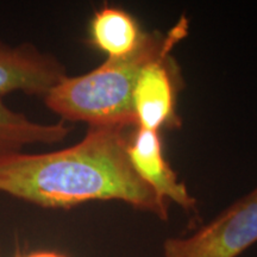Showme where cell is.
<instances>
[{
  "mask_svg": "<svg viewBox=\"0 0 257 257\" xmlns=\"http://www.w3.org/2000/svg\"><path fill=\"white\" fill-rule=\"evenodd\" d=\"M72 131L66 121L44 124L12 110L0 99V156L22 153L32 144H55Z\"/></svg>",
  "mask_w": 257,
  "mask_h": 257,
  "instance_id": "7",
  "label": "cell"
},
{
  "mask_svg": "<svg viewBox=\"0 0 257 257\" xmlns=\"http://www.w3.org/2000/svg\"><path fill=\"white\" fill-rule=\"evenodd\" d=\"M187 28L182 17L167 34L143 32L136 49L127 55L107 59L82 75H67L44 95L47 107L62 121H82L89 127L137 125L133 93L141 70L153 61L168 57Z\"/></svg>",
  "mask_w": 257,
  "mask_h": 257,
  "instance_id": "2",
  "label": "cell"
},
{
  "mask_svg": "<svg viewBox=\"0 0 257 257\" xmlns=\"http://www.w3.org/2000/svg\"><path fill=\"white\" fill-rule=\"evenodd\" d=\"M67 76L55 56L31 43L12 46L0 38V98L11 93L43 96Z\"/></svg>",
  "mask_w": 257,
  "mask_h": 257,
  "instance_id": "4",
  "label": "cell"
},
{
  "mask_svg": "<svg viewBox=\"0 0 257 257\" xmlns=\"http://www.w3.org/2000/svg\"><path fill=\"white\" fill-rule=\"evenodd\" d=\"M17 257H66L61 253L57 252H53V251H37V252H32V253H28V255H18Z\"/></svg>",
  "mask_w": 257,
  "mask_h": 257,
  "instance_id": "9",
  "label": "cell"
},
{
  "mask_svg": "<svg viewBox=\"0 0 257 257\" xmlns=\"http://www.w3.org/2000/svg\"><path fill=\"white\" fill-rule=\"evenodd\" d=\"M168 57L143 67L133 93V105L138 127L159 131L173 120L175 112V83Z\"/></svg>",
  "mask_w": 257,
  "mask_h": 257,
  "instance_id": "6",
  "label": "cell"
},
{
  "mask_svg": "<svg viewBox=\"0 0 257 257\" xmlns=\"http://www.w3.org/2000/svg\"><path fill=\"white\" fill-rule=\"evenodd\" d=\"M257 242V187L191 236L163 243V257H237Z\"/></svg>",
  "mask_w": 257,
  "mask_h": 257,
  "instance_id": "3",
  "label": "cell"
},
{
  "mask_svg": "<svg viewBox=\"0 0 257 257\" xmlns=\"http://www.w3.org/2000/svg\"><path fill=\"white\" fill-rule=\"evenodd\" d=\"M143 32L130 15L120 9L105 6L96 11L89 24V37L107 59L127 55L136 49Z\"/></svg>",
  "mask_w": 257,
  "mask_h": 257,
  "instance_id": "8",
  "label": "cell"
},
{
  "mask_svg": "<svg viewBox=\"0 0 257 257\" xmlns=\"http://www.w3.org/2000/svg\"><path fill=\"white\" fill-rule=\"evenodd\" d=\"M125 128L89 127L79 143L42 154L0 156V193L42 207L119 200L168 219V205L131 165Z\"/></svg>",
  "mask_w": 257,
  "mask_h": 257,
  "instance_id": "1",
  "label": "cell"
},
{
  "mask_svg": "<svg viewBox=\"0 0 257 257\" xmlns=\"http://www.w3.org/2000/svg\"><path fill=\"white\" fill-rule=\"evenodd\" d=\"M128 156L140 178L161 199L167 202L174 201L185 210L195 207V199L167 163L157 131L138 127L130 140Z\"/></svg>",
  "mask_w": 257,
  "mask_h": 257,
  "instance_id": "5",
  "label": "cell"
}]
</instances>
